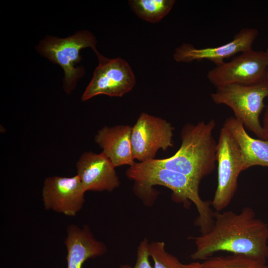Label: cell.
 I'll use <instances>...</instances> for the list:
<instances>
[{
	"mask_svg": "<svg viewBox=\"0 0 268 268\" xmlns=\"http://www.w3.org/2000/svg\"><path fill=\"white\" fill-rule=\"evenodd\" d=\"M96 43L93 34L83 30L65 38L48 36L40 42L37 49L42 56L62 67L65 72L64 88L69 94L85 73L83 67L76 66L82 59L80 50L90 47L95 51Z\"/></svg>",
	"mask_w": 268,
	"mask_h": 268,
	"instance_id": "cell-5",
	"label": "cell"
},
{
	"mask_svg": "<svg viewBox=\"0 0 268 268\" xmlns=\"http://www.w3.org/2000/svg\"><path fill=\"white\" fill-rule=\"evenodd\" d=\"M217 184L211 206L221 211L228 206L236 192L238 179L243 171V161L239 146L225 126L220 131L217 142Z\"/></svg>",
	"mask_w": 268,
	"mask_h": 268,
	"instance_id": "cell-6",
	"label": "cell"
},
{
	"mask_svg": "<svg viewBox=\"0 0 268 268\" xmlns=\"http://www.w3.org/2000/svg\"><path fill=\"white\" fill-rule=\"evenodd\" d=\"M127 177L135 182L137 191L141 195H150L152 186L161 185L171 190L174 196L183 201L193 202L199 216L196 225L201 234L208 232L214 223V211L211 201L202 200L199 195L200 183L178 172L158 166L151 160L135 163L126 172Z\"/></svg>",
	"mask_w": 268,
	"mask_h": 268,
	"instance_id": "cell-3",
	"label": "cell"
},
{
	"mask_svg": "<svg viewBox=\"0 0 268 268\" xmlns=\"http://www.w3.org/2000/svg\"><path fill=\"white\" fill-rule=\"evenodd\" d=\"M268 68V53L252 49L215 66L208 71L207 77L216 88L232 84H250L267 77Z\"/></svg>",
	"mask_w": 268,
	"mask_h": 268,
	"instance_id": "cell-7",
	"label": "cell"
},
{
	"mask_svg": "<svg viewBox=\"0 0 268 268\" xmlns=\"http://www.w3.org/2000/svg\"><path fill=\"white\" fill-rule=\"evenodd\" d=\"M181 268H202V267L201 262H196L188 264H182Z\"/></svg>",
	"mask_w": 268,
	"mask_h": 268,
	"instance_id": "cell-21",
	"label": "cell"
},
{
	"mask_svg": "<svg viewBox=\"0 0 268 268\" xmlns=\"http://www.w3.org/2000/svg\"><path fill=\"white\" fill-rule=\"evenodd\" d=\"M215 125L212 119L207 123L202 121L195 125H186L181 132V146L175 154L169 158L151 161L200 183L215 168L217 142L212 135Z\"/></svg>",
	"mask_w": 268,
	"mask_h": 268,
	"instance_id": "cell-2",
	"label": "cell"
},
{
	"mask_svg": "<svg viewBox=\"0 0 268 268\" xmlns=\"http://www.w3.org/2000/svg\"><path fill=\"white\" fill-rule=\"evenodd\" d=\"M223 126L231 132L239 146L243 171L255 166L268 167V141L250 136L243 124L234 117L226 119Z\"/></svg>",
	"mask_w": 268,
	"mask_h": 268,
	"instance_id": "cell-15",
	"label": "cell"
},
{
	"mask_svg": "<svg viewBox=\"0 0 268 268\" xmlns=\"http://www.w3.org/2000/svg\"><path fill=\"white\" fill-rule=\"evenodd\" d=\"M262 126L263 131L264 140L268 141V105L266 106Z\"/></svg>",
	"mask_w": 268,
	"mask_h": 268,
	"instance_id": "cell-20",
	"label": "cell"
},
{
	"mask_svg": "<svg viewBox=\"0 0 268 268\" xmlns=\"http://www.w3.org/2000/svg\"><path fill=\"white\" fill-rule=\"evenodd\" d=\"M258 35L257 29L245 28L236 33L231 41L219 46L198 49L192 44L183 43L175 49L173 58L179 63L208 60L218 66L225 62V59L252 49Z\"/></svg>",
	"mask_w": 268,
	"mask_h": 268,
	"instance_id": "cell-10",
	"label": "cell"
},
{
	"mask_svg": "<svg viewBox=\"0 0 268 268\" xmlns=\"http://www.w3.org/2000/svg\"><path fill=\"white\" fill-rule=\"evenodd\" d=\"M175 3L174 0H132L129 3L140 18L155 23L168 14Z\"/></svg>",
	"mask_w": 268,
	"mask_h": 268,
	"instance_id": "cell-16",
	"label": "cell"
},
{
	"mask_svg": "<svg viewBox=\"0 0 268 268\" xmlns=\"http://www.w3.org/2000/svg\"><path fill=\"white\" fill-rule=\"evenodd\" d=\"M201 265L202 268H268L266 263L245 255L236 254L211 257L203 260Z\"/></svg>",
	"mask_w": 268,
	"mask_h": 268,
	"instance_id": "cell-17",
	"label": "cell"
},
{
	"mask_svg": "<svg viewBox=\"0 0 268 268\" xmlns=\"http://www.w3.org/2000/svg\"><path fill=\"white\" fill-rule=\"evenodd\" d=\"M149 252L154 262V268H181L182 263L173 255L166 252L163 242L149 244Z\"/></svg>",
	"mask_w": 268,
	"mask_h": 268,
	"instance_id": "cell-18",
	"label": "cell"
},
{
	"mask_svg": "<svg viewBox=\"0 0 268 268\" xmlns=\"http://www.w3.org/2000/svg\"><path fill=\"white\" fill-rule=\"evenodd\" d=\"M149 243L147 239L141 241L137 248L136 263L134 267L121 265L119 268H152L149 261Z\"/></svg>",
	"mask_w": 268,
	"mask_h": 268,
	"instance_id": "cell-19",
	"label": "cell"
},
{
	"mask_svg": "<svg viewBox=\"0 0 268 268\" xmlns=\"http://www.w3.org/2000/svg\"><path fill=\"white\" fill-rule=\"evenodd\" d=\"M266 51L268 53V47ZM267 77H268V68L267 71Z\"/></svg>",
	"mask_w": 268,
	"mask_h": 268,
	"instance_id": "cell-22",
	"label": "cell"
},
{
	"mask_svg": "<svg viewBox=\"0 0 268 268\" xmlns=\"http://www.w3.org/2000/svg\"><path fill=\"white\" fill-rule=\"evenodd\" d=\"M214 223L207 233L193 239L196 247L190 256L204 260L215 253L225 251L243 254L266 263L268 259V224L258 218L253 209L240 212L214 211Z\"/></svg>",
	"mask_w": 268,
	"mask_h": 268,
	"instance_id": "cell-1",
	"label": "cell"
},
{
	"mask_svg": "<svg viewBox=\"0 0 268 268\" xmlns=\"http://www.w3.org/2000/svg\"><path fill=\"white\" fill-rule=\"evenodd\" d=\"M67 234L65 241L67 250V268H81L87 259L101 256L107 251L106 246L94 238L87 226L81 229L76 225H70Z\"/></svg>",
	"mask_w": 268,
	"mask_h": 268,
	"instance_id": "cell-14",
	"label": "cell"
},
{
	"mask_svg": "<svg viewBox=\"0 0 268 268\" xmlns=\"http://www.w3.org/2000/svg\"><path fill=\"white\" fill-rule=\"evenodd\" d=\"M173 127L159 117L142 113L132 127L131 143L134 158L140 162L154 159L157 151L173 147Z\"/></svg>",
	"mask_w": 268,
	"mask_h": 268,
	"instance_id": "cell-9",
	"label": "cell"
},
{
	"mask_svg": "<svg viewBox=\"0 0 268 268\" xmlns=\"http://www.w3.org/2000/svg\"><path fill=\"white\" fill-rule=\"evenodd\" d=\"M77 175L85 192L112 191L120 185L115 167L102 151L84 152L76 163Z\"/></svg>",
	"mask_w": 268,
	"mask_h": 268,
	"instance_id": "cell-12",
	"label": "cell"
},
{
	"mask_svg": "<svg viewBox=\"0 0 268 268\" xmlns=\"http://www.w3.org/2000/svg\"><path fill=\"white\" fill-rule=\"evenodd\" d=\"M84 190L78 176H54L46 178L42 190L44 207L73 216L82 208Z\"/></svg>",
	"mask_w": 268,
	"mask_h": 268,
	"instance_id": "cell-11",
	"label": "cell"
},
{
	"mask_svg": "<svg viewBox=\"0 0 268 268\" xmlns=\"http://www.w3.org/2000/svg\"><path fill=\"white\" fill-rule=\"evenodd\" d=\"M211 94L213 102L229 107L234 117L259 138L264 140L260 116L268 98V77L250 84H232L216 88Z\"/></svg>",
	"mask_w": 268,
	"mask_h": 268,
	"instance_id": "cell-4",
	"label": "cell"
},
{
	"mask_svg": "<svg viewBox=\"0 0 268 268\" xmlns=\"http://www.w3.org/2000/svg\"><path fill=\"white\" fill-rule=\"evenodd\" d=\"M99 64L86 88L81 99L86 101L100 94L121 97L130 91L135 84V78L129 64L120 58L109 59L94 51Z\"/></svg>",
	"mask_w": 268,
	"mask_h": 268,
	"instance_id": "cell-8",
	"label": "cell"
},
{
	"mask_svg": "<svg viewBox=\"0 0 268 268\" xmlns=\"http://www.w3.org/2000/svg\"><path fill=\"white\" fill-rule=\"evenodd\" d=\"M132 127L128 125L111 128L105 126L95 137L96 142L115 167L124 165L131 166L135 163L132 153Z\"/></svg>",
	"mask_w": 268,
	"mask_h": 268,
	"instance_id": "cell-13",
	"label": "cell"
}]
</instances>
